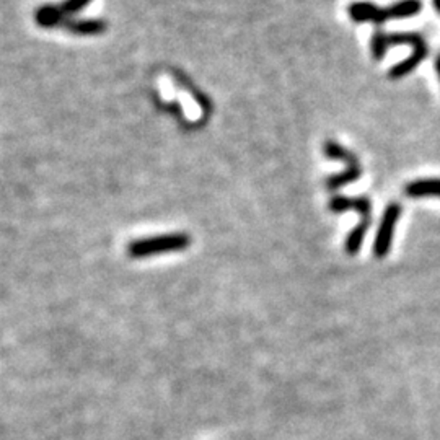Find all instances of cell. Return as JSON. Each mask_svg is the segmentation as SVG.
Listing matches in <instances>:
<instances>
[{
	"instance_id": "1",
	"label": "cell",
	"mask_w": 440,
	"mask_h": 440,
	"mask_svg": "<svg viewBox=\"0 0 440 440\" xmlns=\"http://www.w3.org/2000/svg\"><path fill=\"white\" fill-rule=\"evenodd\" d=\"M191 247V237L188 233H165L150 238H141L127 245V257L144 259L158 254L178 253Z\"/></svg>"
},
{
	"instance_id": "2",
	"label": "cell",
	"mask_w": 440,
	"mask_h": 440,
	"mask_svg": "<svg viewBox=\"0 0 440 440\" xmlns=\"http://www.w3.org/2000/svg\"><path fill=\"white\" fill-rule=\"evenodd\" d=\"M401 211L403 209L400 204L392 202L388 204L385 212H383L380 227L377 230L375 242H373V254H375V258H385L388 252H390L393 235H395L398 220L401 217Z\"/></svg>"
},
{
	"instance_id": "3",
	"label": "cell",
	"mask_w": 440,
	"mask_h": 440,
	"mask_svg": "<svg viewBox=\"0 0 440 440\" xmlns=\"http://www.w3.org/2000/svg\"><path fill=\"white\" fill-rule=\"evenodd\" d=\"M347 13L352 22L356 23H375V25H383L387 20H390V15H388V8L378 7L377 4L373 2H352L347 8Z\"/></svg>"
},
{
	"instance_id": "4",
	"label": "cell",
	"mask_w": 440,
	"mask_h": 440,
	"mask_svg": "<svg viewBox=\"0 0 440 440\" xmlns=\"http://www.w3.org/2000/svg\"><path fill=\"white\" fill-rule=\"evenodd\" d=\"M328 209L335 214H342L346 211H356L361 214L364 220L372 219V202L368 198H347V196H335L330 199Z\"/></svg>"
},
{
	"instance_id": "5",
	"label": "cell",
	"mask_w": 440,
	"mask_h": 440,
	"mask_svg": "<svg viewBox=\"0 0 440 440\" xmlns=\"http://www.w3.org/2000/svg\"><path fill=\"white\" fill-rule=\"evenodd\" d=\"M427 53H429L427 44H426V41L422 39L421 43H418L416 46H414L413 54L409 56L408 59H404V60H401V63H398L396 65H393V67L390 69V72H388V77H390V79H393V80H396V79H401V77H404V75L411 74L413 70L416 69L418 65L427 58Z\"/></svg>"
},
{
	"instance_id": "6",
	"label": "cell",
	"mask_w": 440,
	"mask_h": 440,
	"mask_svg": "<svg viewBox=\"0 0 440 440\" xmlns=\"http://www.w3.org/2000/svg\"><path fill=\"white\" fill-rule=\"evenodd\" d=\"M404 194L409 198H426V196H437L440 198V178H421L406 184Z\"/></svg>"
},
{
	"instance_id": "7",
	"label": "cell",
	"mask_w": 440,
	"mask_h": 440,
	"mask_svg": "<svg viewBox=\"0 0 440 440\" xmlns=\"http://www.w3.org/2000/svg\"><path fill=\"white\" fill-rule=\"evenodd\" d=\"M362 175V168L359 165V160H352L349 165L346 167V170L339 173V175H335V176H330L328 180H326V186H328V189H331V191H336V189H339L342 186H346V184H349L352 181H357Z\"/></svg>"
},
{
	"instance_id": "8",
	"label": "cell",
	"mask_w": 440,
	"mask_h": 440,
	"mask_svg": "<svg viewBox=\"0 0 440 440\" xmlns=\"http://www.w3.org/2000/svg\"><path fill=\"white\" fill-rule=\"evenodd\" d=\"M388 8V15L390 20H403L411 18L422 10V0H398V2L392 4Z\"/></svg>"
},
{
	"instance_id": "9",
	"label": "cell",
	"mask_w": 440,
	"mask_h": 440,
	"mask_svg": "<svg viewBox=\"0 0 440 440\" xmlns=\"http://www.w3.org/2000/svg\"><path fill=\"white\" fill-rule=\"evenodd\" d=\"M368 227H370V220L362 219L361 224L356 225V227L351 230L349 235H347V238H346V243H344V250H346L347 254L354 257V254L359 253L362 243H364V238L367 235Z\"/></svg>"
},
{
	"instance_id": "10",
	"label": "cell",
	"mask_w": 440,
	"mask_h": 440,
	"mask_svg": "<svg viewBox=\"0 0 440 440\" xmlns=\"http://www.w3.org/2000/svg\"><path fill=\"white\" fill-rule=\"evenodd\" d=\"M60 20H63V10L59 7H43L37 12V22L41 27H56L60 23Z\"/></svg>"
},
{
	"instance_id": "11",
	"label": "cell",
	"mask_w": 440,
	"mask_h": 440,
	"mask_svg": "<svg viewBox=\"0 0 440 440\" xmlns=\"http://www.w3.org/2000/svg\"><path fill=\"white\" fill-rule=\"evenodd\" d=\"M69 30H72V32L80 33V34H95V33L103 32L105 25L101 22H82V23H72L69 27Z\"/></svg>"
},
{
	"instance_id": "12",
	"label": "cell",
	"mask_w": 440,
	"mask_h": 440,
	"mask_svg": "<svg viewBox=\"0 0 440 440\" xmlns=\"http://www.w3.org/2000/svg\"><path fill=\"white\" fill-rule=\"evenodd\" d=\"M89 2L90 0H67V2H64L59 8L63 10V13H72L77 12V10H80L82 7H85Z\"/></svg>"
},
{
	"instance_id": "13",
	"label": "cell",
	"mask_w": 440,
	"mask_h": 440,
	"mask_svg": "<svg viewBox=\"0 0 440 440\" xmlns=\"http://www.w3.org/2000/svg\"><path fill=\"white\" fill-rule=\"evenodd\" d=\"M436 72H437L439 79H440V54L436 58Z\"/></svg>"
},
{
	"instance_id": "14",
	"label": "cell",
	"mask_w": 440,
	"mask_h": 440,
	"mask_svg": "<svg viewBox=\"0 0 440 440\" xmlns=\"http://www.w3.org/2000/svg\"><path fill=\"white\" fill-rule=\"evenodd\" d=\"M432 5H434V8H436L440 13V0H432Z\"/></svg>"
}]
</instances>
